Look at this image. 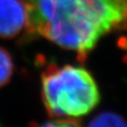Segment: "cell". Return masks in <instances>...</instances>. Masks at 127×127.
<instances>
[{
  "mask_svg": "<svg viewBox=\"0 0 127 127\" xmlns=\"http://www.w3.org/2000/svg\"><path fill=\"white\" fill-rule=\"evenodd\" d=\"M27 39L42 37L85 60L102 37L127 28V0H24Z\"/></svg>",
  "mask_w": 127,
  "mask_h": 127,
  "instance_id": "obj_1",
  "label": "cell"
},
{
  "mask_svg": "<svg viewBox=\"0 0 127 127\" xmlns=\"http://www.w3.org/2000/svg\"><path fill=\"white\" fill-rule=\"evenodd\" d=\"M41 80V99L51 117L80 118L100 103L95 79L82 67L51 64L42 72Z\"/></svg>",
  "mask_w": 127,
  "mask_h": 127,
  "instance_id": "obj_2",
  "label": "cell"
},
{
  "mask_svg": "<svg viewBox=\"0 0 127 127\" xmlns=\"http://www.w3.org/2000/svg\"><path fill=\"white\" fill-rule=\"evenodd\" d=\"M27 9L24 0H0V38L11 40L27 29Z\"/></svg>",
  "mask_w": 127,
  "mask_h": 127,
  "instance_id": "obj_3",
  "label": "cell"
},
{
  "mask_svg": "<svg viewBox=\"0 0 127 127\" xmlns=\"http://www.w3.org/2000/svg\"><path fill=\"white\" fill-rule=\"evenodd\" d=\"M87 127H127V122L118 114L103 112L92 119Z\"/></svg>",
  "mask_w": 127,
  "mask_h": 127,
  "instance_id": "obj_4",
  "label": "cell"
},
{
  "mask_svg": "<svg viewBox=\"0 0 127 127\" xmlns=\"http://www.w3.org/2000/svg\"><path fill=\"white\" fill-rule=\"evenodd\" d=\"M14 62L7 49L0 46V89L8 85L13 75Z\"/></svg>",
  "mask_w": 127,
  "mask_h": 127,
  "instance_id": "obj_5",
  "label": "cell"
},
{
  "mask_svg": "<svg viewBox=\"0 0 127 127\" xmlns=\"http://www.w3.org/2000/svg\"><path fill=\"white\" fill-rule=\"evenodd\" d=\"M36 127H82L81 124L73 119H61L52 122H46Z\"/></svg>",
  "mask_w": 127,
  "mask_h": 127,
  "instance_id": "obj_6",
  "label": "cell"
}]
</instances>
